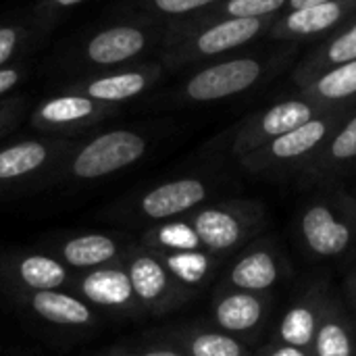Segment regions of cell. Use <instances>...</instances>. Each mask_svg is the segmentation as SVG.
I'll list each match as a JSON object with an SVG mask.
<instances>
[{
	"label": "cell",
	"instance_id": "23",
	"mask_svg": "<svg viewBox=\"0 0 356 356\" xmlns=\"http://www.w3.org/2000/svg\"><path fill=\"white\" fill-rule=\"evenodd\" d=\"M323 309H325V302H321L313 294L294 302L280 319L277 342L286 346L311 350Z\"/></svg>",
	"mask_w": 356,
	"mask_h": 356
},
{
	"label": "cell",
	"instance_id": "7",
	"mask_svg": "<svg viewBox=\"0 0 356 356\" xmlns=\"http://www.w3.org/2000/svg\"><path fill=\"white\" fill-rule=\"evenodd\" d=\"M121 113L123 108L119 106L96 102L83 94L58 88L56 94H50L31 106L29 127L40 136L79 140L94 127L119 117Z\"/></svg>",
	"mask_w": 356,
	"mask_h": 356
},
{
	"label": "cell",
	"instance_id": "28",
	"mask_svg": "<svg viewBox=\"0 0 356 356\" xmlns=\"http://www.w3.org/2000/svg\"><path fill=\"white\" fill-rule=\"evenodd\" d=\"M311 353L313 356H356L355 334L340 309H323Z\"/></svg>",
	"mask_w": 356,
	"mask_h": 356
},
{
	"label": "cell",
	"instance_id": "19",
	"mask_svg": "<svg viewBox=\"0 0 356 356\" xmlns=\"http://www.w3.org/2000/svg\"><path fill=\"white\" fill-rule=\"evenodd\" d=\"M350 60H356V15L342 27L319 40V44L307 56L294 63L296 67L292 71V81L300 88L323 71L346 65Z\"/></svg>",
	"mask_w": 356,
	"mask_h": 356
},
{
	"label": "cell",
	"instance_id": "11",
	"mask_svg": "<svg viewBox=\"0 0 356 356\" xmlns=\"http://www.w3.org/2000/svg\"><path fill=\"white\" fill-rule=\"evenodd\" d=\"M353 207L346 196L319 198L305 207L298 229L309 252L319 259H334L353 246L356 236Z\"/></svg>",
	"mask_w": 356,
	"mask_h": 356
},
{
	"label": "cell",
	"instance_id": "34",
	"mask_svg": "<svg viewBox=\"0 0 356 356\" xmlns=\"http://www.w3.org/2000/svg\"><path fill=\"white\" fill-rule=\"evenodd\" d=\"M25 77H27V69H25L23 63L0 69V98L13 94V90H15L19 83H23Z\"/></svg>",
	"mask_w": 356,
	"mask_h": 356
},
{
	"label": "cell",
	"instance_id": "24",
	"mask_svg": "<svg viewBox=\"0 0 356 356\" xmlns=\"http://www.w3.org/2000/svg\"><path fill=\"white\" fill-rule=\"evenodd\" d=\"M221 0H119L115 17H140L161 21L165 25L200 15Z\"/></svg>",
	"mask_w": 356,
	"mask_h": 356
},
{
	"label": "cell",
	"instance_id": "32",
	"mask_svg": "<svg viewBox=\"0 0 356 356\" xmlns=\"http://www.w3.org/2000/svg\"><path fill=\"white\" fill-rule=\"evenodd\" d=\"M88 0H38L33 4V10H31V21L46 33L54 27V23L65 17V13L77 8L79 4H83Z\"/></svg>",
	"mask_w": 356,
	"mask_h": 356
},
{
	"label": "cell",
	"instance_id": "10",
	"mask_svg": "<svg viewBox=\"0 0 356 356\" xmlns=\"http://www.w3.org/2000/svg\"><path fill=\"white\" fill-rule=\"evenodd\" d=\"M325 108L327 106L305 96L302 92H298V96L277 100L271 106H267L259 113H252L250 117L240 121L234 129H229L227 148H229L232 156H236L240 161L242 156L259 150L261 146L269 144L271 140L300 127L302 123H307L309 119H313L315 115H319Z\"/></svg>",
	"mask_w": 356,
	"mask_h": 356
},
{
	"label": "cell",
	"instance_id": "8",
	"mask_svg": "<svg viewBox=\"0 0 356 356\" xmlns=\"http://www.w3.org/2000/svg\"><path fill=\"white\" fill-rule=\"evenodd\" d=\"M167 75L169 71L165 69V65L159 58H150L119 69L71 77L63 81L58 88L83 94L96 102L123 108V104L127 102H136L152 96L154 90H159L165 83Z\"/></svg>",
	"mask_w": 356,
	"mask_h": 356
},
{
	"label": "cell",
	"instance_id": "33",
	"mask_svg": "<svg viewBox=\"0 0 356 356\" xmlns=\"http://www.w3.org/2000/svg\"><path fill=\"white\" fill-rule=\"evenodd\" d=\"M31 102L25 94H8L0 98V140L8 136L25 115H29Z\"/></svg>",
	"mask_w": 356,
	"mask_h": 356
},
{
	"label": "cell",
	"instance_id": "9",
	"mask_svg": "<svg viewBox=\"0 0 356 356\" xmlns=\"http://www.w3.org/2000/svg\"><path fill=\"white\" fill-rule=\"evenodd\" d=\"M263 209L252 200H223L215 204H202L192 211L188 221L202 248L215 257H223L242 246L263 225Z\"/></svg>",
	"mask_w": 356,
	"mask_h": 356
},
{
	"label": "cell",
	"instance_id": "37",
	"mask_svg": "<svg viewBox=\"0 0 356 356\" xmlns=\"http://www.w3.org/2000/svg\"><path fill=\"white\" fill-rule=\"evenodd\" d=\"M321 2H330V0H288V4H286L284 10H298V8L313 6V4H321ZM284 10H282V13H284Z\"/></svg>",
	"mask_w": 356,
	"mask_h": 356
},
{
	"label": "cell",
	"instance_id": "3",
	"mask_svg": "<svg viewBox=\"0 0 356 356\" xmlns=\"http://www.w3.org/2000/svg\"><path fill=\"white\" fill-rule=\"evenodd\" d=\"M152 146V129L115 127L79 138L46 181V188H69L113 177L138 165Z\"/></svg>",
	"mask_w": 356,
	"mask_h": 356
},
{
	"label": "cell",
	"instance_id": "2",
	"mask_svg": "<svg viewBox=\"0 0 356 356\" xmlns=\"http://www.w3.org/2000/svg\"><path fill=\"white\" fill-rule=\"evenodd\" d=\"M165 40L167 25L161 21L115 17L65 46L58 54V69L71 77H79L144 63L159 58Z\"/></svg>",
	"mask_w": 356,
	"mask_h": 356
},
{
	"label": "cell",
	"instance_id": "6",
	"mask_svg": "<svg viewBox=\"0 0 356 356\" xmlns=\"http://www.w3.org/2000/svg\"><path fill=\"white\" fill-rule=\"evenodd\" d=\"M77 140L33 136L0 146V192L46 188Z\"/></svg>",
	"mask_w": 356,
	"mask_h": 356
},
{
	"label": "cell",
	"instance_id": "26",
	"mask_svg": "<svg viewBox=\"0 0 356 356\" xmlns=\"http://www.w3.org/2000/svg\"><path fill=\"white\" fill-rule=\"evenodd\" d=\"M288 0H221L213 4L211 8L202 10L196 17L169 23L167 29L177 27H192L217 19H265V17H277L286 8Z\"/></svg>",
	"mask_w": 356,
	"mask_h": 356
},
{
	"label": "cell",
	"instance_id": "29",
	"mask_svg": "<svg viewBox=\"0 0 356 356\" xmlns=\"http://www.w3.org/2000/svg\"><path fill=\"white\" fill-rule=\"evenodd\" d=\"M171 348L186 356H252L236 336L221 330L184 332L173 340Z\"/></svg>",
	"mask_w": 356,
	"mask_h": 356
},
{
	"label": "cell",
	"instance_id": "4",
	"mask_svg": "<svg viewBox=\"0 0 356 356\" xmlns=\"http://www.w3.org/2000/svg\"><path fill=\"white\" fill-rule=\"evenodd\" d=\"M275 17L265 19H217L192 27L167 29L159 60L165 69L188 71L215 58L246 50L257 40L267 38Z\"/></svg>",
	"mask_w": 356,
	"mask_h": 356
},
{
	"label": "cell",
	"instance_id": "20",
	"mask_svg": "<svg viewBox=\"0 0 356 356\" xmlns=\"http://www.w3.org/2000/svg\"><path fill=\"white\" fill-rule=\"evenodd\" d=\"M211 313L217 330L229 336H240L252 332L263 323L267 302L261 294L227 288L215 294Z\"/></svg>",
	"mask_w": 356,
	"mask_h": 356
},
{
	"label": "cell",
	"instance_id": "30",
	"mask_svg": "<svg viewBox=\"0 0 356 356\" xmlns=\"http://www.w3.org/2000/svg\"><path fill=\"white\" fill-rule=\"evenodd\" d=\"M138 242L156 252H188L202 248L198 234L194 232L188 217L152 223L142 232Z\"/></svg>",
	"mask_w": 356,
	"mask_h": 356
},
{
	"label": "cell",
	"instance_id": "1",
	"mask_svg": "<svg viewBox=\"0 0 356 356\" xmlns=\"http://www.w3.org/2000/svg\"><path fill=\"white\" fill-rule=\"evenodd\" d=\"M298 44L284 42L282 48L271 50H240L211 63L188 69L190 73L173 86L163 104L190 106V104H213L242 96L267 79L284 71L290 63L294 65Z\"/></svg>",
	"mask_w": 356,
	"mask_h": 356
},
{
	"label": "cell",
	"instance_id": "17",
	"mask_svg": "<svg viewBox=\"0 0 356 356\" xmlns=\"http://www.w3.org/2000/svg\"><path fill=\"white\" fill-rule=\"evenodd\" d=\"M2 277L17 290V294H25L69 290L75 273L50 252L25 250L2 259Z\"/></svg>",
	"mask_w": 356,
	"mask_h": 356
},
{
	"label": "cell",
	"instance_id": "27",
	"mask_svg": "<svg viewBox=\"0 0 356 356\" xmlns=\"http://www.w3.org/2000/svg\"><path fill=\"white\" fill-rule=\"evenodd\" d=\"M171 273V277L190 294L198 292L215 273L217 269V257L200 250H188V252H159Z\"/></svg>",
	"mask_w": 356,
	"mask_h": 356
},
{
	"label": "cell",
	"instance_id": "21",
	"mask_svg": "<svg viewBox=\"0 0 356 356\" xmlns=\"http://www.w3.org/2000/svg\"><path fill=\"white\" fill-rule=\"evenodd\" d=\"M284 275L282 263L273 250L265 246H254L246 250L227 273V288L263 294L280 284Z\"/></svg>",
	"mask_w": 356,
	"mask_h": 356
},
{
	"label": "cell",
	"instance_id": "25",
	"mask_svg": "<svg viewBox=\"0 0 356 356\" xmlns=\"http://www.w3.org/2000/svg\"><path fill=\"white\" fill-rule=\"evenodd\" d=\"M298 92L323 106L356 104V60L323 71L309 83L300 86Z\"/></svg>",
	"mask_w": 356,
	"mask_h": 356
},
{
	"label": "cell",
	"instance_id": "13",
	"mask_svg": "<svg viewBox=\"0 0 356 356\" xmlns=\"http://www.w3.org/2000/svg\"><path fill=\"white\" fill-rule=\"evenodd\" d=\"M123 265L146 315H165L181 307L192 296L171 277L163 257L140 242L125 257Z\"/></svg>",
	"mask_w": 356,
	"mask_h": 356
},
{
	"label": "cell",
	"instance_id": "5",
	"mask_svg": "<svg viewBox=\"0 0 356 356\" xmlns=\"http://www.w3.org/2000/svg\"><path fill=\"white\" fill-rule=\"evenodd\" d=\"M356 104L327 106L300 127L271 140L259 150L240 159V165L257 175H269L280 171H302L305 165L319 152L332 131L344 121V117L355 108Z\"/></svg>",
	"mask_w": 356,
	"mask_h": 356
},
{
	"label": "cell",
	"instance_id": "18",
	"mask_svg": "<svg viewBox=\"0 0 356 356\" xmlns=\"http://www.w3.org/2000/svg\"><path fill=\"white\" fill-rule=\"evenodd\" d=\"M21 305L50 325L83 330L98 325V311L69 290H46L17 294Z\"/></svg>",
	"mask_w": 356,
	"mask_h": 356
},
{
	"label": "cell",
	"instance_id": "14",
	"mask_svg": "<svg viewBox=\"0 0 356 356\" xmlns=\"http://www.w3.org/2000/svg\"><path fill=\"white\" fill-rule=\"evenodd\" d=\"M69 292L86 300L96 311L123 315V317L146 315L134 292L131 280L123 263L75 273Z\"/></svg>",
	"mask_w": 356,
	"mask_h": 356
},
{
	"label": "cell",
	"instance_id": "36",
	"mask_svg": "<svg viewBox=\"0 0 356 356\" xmlns=\"http://www.w3.org/2000/svg\"><path fill=\"white\" fill-rule=\"evenodd\" d=\"M257 356H313L311 350L305 348H294V346H286V344H273L269 348H265L263 353H259Z\"/></svg>",
	"mask_w": 356,
	"mask_h": 356
},
{
	"label": "cell",
	"instance_id": "12",
	"mask_svg": "<svg viewBox=\"0 0 356 356\" xmlns=\"http://www.w3.org/2000/svg\"><path fill=\"white\" fill-rule=\"evenodd\" d=\"M213 194V184L198 175H184L161 181L136 194L123 211L146 223H161L190 215Z\"/></svg>",
	"mask_w": 356,
	"mask_h": 356
},
{
	"label": "cell",
	"instance_id": "22",
	"mask_svg": "<svg viewBox=\"0 0 356 356\" xmlns=\"http://www.w3.org/2000/svg\"><path fill=\"white\" fill-rule=\"evenodd\" d=\"M353 163H356V106L305 165L302 175L307 179H323Z\"/></svg>",
	"mask_w": 356,
	"mask_h": 356
},
{
	"label": "cell",
	"instance_id": "31",
	"mask_svg": "<svg viewBox=\"0 0 356 356\" xmlns=\"http://www.w3.org/2000/svg\"><path fill=\"white\" fill-rule=\"evenodd\" d=\"M35 33H44L31 17L25 21H2L0 23V69L19 65L23 54L31 48Z\"/></svg>",
	"mask_w": 356,
	"mask_h": 356
},
{
	"label": "cell",
	"instance_id": "16",
	"mask_svg": "<svg viewBox=\"0 0 356 356\" xmlns=\"http://www.w3.org/2000/svg\"><path fill=\"white\" fill-rule=\"evenodd\" d=\"M136 246L138 240L121 232H86L58 240L50 254L65 263L73 273H79L123 263Z\"/></svg>",
	"mask_w": 356,
	"mask_h": 356
},
{
	"label": "cell",
	"instance_id": "35",
	"mask_svg": "<svg viewBox=\"0 0 356 356\" xmlns=\"http://www.w3.org/2000/svg\"><path fill=\"white\" fill-rule=\"evenodd\" d=\"M98 356H186L173 348H146V350H125V348H113L104 355Z\"/></svg>",
	"mask_w": 356,
	"mask_h": 356
},
{
	"label": "cell",
	"instance_id": "15",
	"mask_svg": "<svg viewBox=\"0 0 356 356\" xmlns=\"http://www.w3.org/2000/svg\"><path fill=\"white\" fill-rule=\"evenodd\" d=\"M356 15V0H330L298 10H284L271 23L267 38L273 42L300 44L305 40H323Z\"/></svg>",
	"mask_w": 356,
	"mask_h": 356
}]
</instances>
